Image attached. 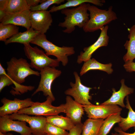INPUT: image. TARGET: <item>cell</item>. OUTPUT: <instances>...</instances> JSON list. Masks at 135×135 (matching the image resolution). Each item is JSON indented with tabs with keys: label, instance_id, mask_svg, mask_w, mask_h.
<instances>
[{
	"label": "cell",
	"instance_id": "cell-1",
	"mask_svg": "<svg viewBox=\"0 0 135 135\" xmlns=\"http://www.w3.org/2000/svg\"><path fill=\"white\" fill-rule=\"evenodd\" d=\"M88 4L85 3L75 8L61 10V13L66 16L64 21L59 23L58 26L66 28L62 30L63 32L70 34L74 31L76 26L83 28L89 19Z\"/></svg>",
	"mask_w": 135,
	"mask_h": 135
},
{
	"label": "cell",
	"instance_id": "cell-2",
	"mask_svg": "<svg viewBox=\"0 0 135 135\" xmlns=\"http://www.w3.org/2000/svg\"><path fill=\"white\" fill-rule=\"evenodd\" d=\"M88 10L90 12V18L82 28L85 32L100 30L104 26L117 19L112 6H110L108 10H102L88 3Z\"/></svg>",
	"mask_w": 135,
	"mask_h": 135
},
{
	"label": "cell",
	"instance_id": "cell-3",
	"mask_svg": "<svg viewBox=\"0 0 135 135\" xmlns=\"http://www.w3.org/2000/svg\"><path fill=\"white\" fill-rule=\"evenodd\" d=\"M6 64L7 74L13 81L15 86L24 82L29 76L40 75V72L32 70L30 64L22 58L18 59L12 57Z\"/></svg>",
	"mask_w": 135,
	"mask_h": 135
},
{
	"label": "cell",
	"instance_id": "cell-4",
	"mask_svg": "<svg viewBox=\"0 0 135 135\" xmlns=\"http://www.w3.org/2000/svg\"><path fill=\"white\" fill-rule=\"evenodd\" d=\"M30 43L43 48L48 56L52 55L55 56L64 66H66L68 63V56L75 53L73 47L58 46L48 40L45 34H39Z\"/></svg>",
	"mask_w": 135,
	"mask_h": 135
},
{
	"label": "cell",
	"instance_id": "cell-5",
	"mask_svg": "<svg viewBox=\"0 0 135 135\" xmlns=\"http://www.w3.org/2000/svg\"><path fill=\"white\" fill-rule=\"evenodd\" d=\"M25 54L30 61V67L40 71L47 67L59 66L60 62L57 59L50 58L42 50L37 46L32 47L30 44H24Z\"/></svg>",
	"mask_w": 135,
	"mask_h": 135
},
{
	"label": "cell",
	"instance_id": "cell-6",
	"mask_svg": "<svg viewBox=\"0 0 135 135\" xmlns=\"http://www.w3.org/2000/svg\"><path fill=\"white\" fill-rule=\"evenodd\" d=\"M53 102L51 98L48 96L44 102H35L31 106L21 110L17 113L46 117L58 115L61 112L65 113L64 104L54 106L52 105Z\"/></svg>",
	"mask_w": 135,
	"mask_h": 135
},
{
	"label": "cell",
	"instance_id": "cell-7",
	"mask_svg": "<svg viewBox=\"0 0 135 135\" xmlns=\"http://www.w3.org/2000/svg\"><path fill=\"white\" fill-rule=\"evenodd\" d=\"M62 71L55 68L47 67L40 72L41 78L37 88L32 94L33 96L38 92H42L44 96H50L52 101L55 98L52 92L51 86L54 80L60 76Z\"/></svg>",
	"mask_w": 135,
	"mask_h": 135
},
{
	"label": "cell",
	"instance_id": "cell-8",
	"mask_svg": "<svg viewBox=\"0 0 135 135\" xmlns=\"http://www.w3.org/2000/svg\"><path fill=\"white\" fill-rule=\"evenodd\" d=\"M73 74L75 82H70L71 88L65 90V94L72 96L75 101L82 105L92 104L89 100H92V96L90 95V92L92 88L87 87L82 84L77 72H74Z\"/></svg>",
	"mask_w": 135,
	"mask_h": 135
},
{
	"label": "cell",
	"instance_id": "cell-9",
	"mask_svg": "<svg viewBox=\"0 0 135 135\" xmlns=\"http://www.w3.org/2000/svg\"><path fill=\"white\" fill-rule=\"evenodd\" d=\"M8 116L13 120H18L28 123L30 126L33 135L46 134L45 128L47 122L46 117L43 116H30L24 114L15 113Z\"/></svg>",
	"mask_w": 135,
	"mask_h": 135
},
{
	"label": "cell",
	"instance_id": "cell-10",
	"mask_svg": "<svg viewBox=\"0 0 135 135\" xmlns=\"http://www.w3.org/2000/svg\"><path fill=\"white\" fill-rule=\"evenodd\" d=\"M88 118L106 119L110 115L121 112L122 108L117 105H82Z\"/></svg>",
	"mask_w": 135,
	"mask_h": 135
},
{
	"label": "cell",
	"instance_id": "cell-11",
	"mask_svg": "<svg viewBox=\"0 0 135 135\" xmlns=\"http://www.w3.org/2000/svg\"><path fill=\"white\" fill-rule=\"evenodd\" d=\"M31 27L41 34H45L52 22V19L49 11H31L30 14Z\"/></svg>",
	"mask_w": 135,
	"mask_h": 135
},
{
	"label": "cell",
	"instance_id": "cell-12",
	"mask_svg": "<svg viewBox=\"0 0 135 135\" xmlns=\"http://www.w3.org/2000/svg\"><path fill=\"white\" fill-rule=\"evenodd\" d=\"M108 28V26L106 25L101 28L100 36L96 41L92 45L84 48V52H81L78 56L77 62L78 64H80L88 60L98 48L108 45L109 38L107 34Z\"/></svg>",
	"mask_w": 135,
	"mask_h": 135
},
{
	"label": "cell",
	"instance_id": "cell-13",
	"mask_svg": "<svg viewBox=\"0 0 135 135\" xmlns=\"http://www.w3.org/2000/svg\"><path fill=\"white\" fill-rule=\"evenodd\" d=\"M1 102L3 105L0 108V116L17 113L21 110L31 106L35 102L28 98L22 100L15 98L12 100L4 98Z\"/></svg>",
	"mask_w": 135,
	"mask_h": 135
},
{
	"label": "cell",
	"instance_id": "cell-14",
	"mask_svg": "<svg viewBox=\"0 0 135 135\" xmlns=\"http://www.w3.org/2000/svg\"><path fill=\"white\" fill-rule=\"evenodd\" d=\"M12 131L18 132L20 135L32 134L30 128L26 126V122L14 120L9 118L8 115L0 116V132L6 133Z\"/></svg>",
	"mask_w": 135,
	"mask_h": 135
},
{
	"label": "cell",
	"instance_id": "cell-15",
	"mask_svg": "<svg viewBox=\"0 0 135 135\" xmlns=\"http://www.w3.org/2000/svg\"><path fill=\"white\" fill-rule=\"evenodd\" d=\"M66 102L64 104L66 116L70 118L74 124L82 123L81 120L84 111L82 104L78 102L70 96L66 98Z\"/></svg>",
	"mask_w": 135,
	"mask_h": 135
},
{
	"label": "cell",
	"instance_id": "cell-16",
	"mask_svg": "<svg viewBox=\"0 0 135 135\" xmlns=\"http://www.w3.org/2000/svg\"><path fill=\"white\" fill-rule=\"evenodd\" d=\"M30 10L14 14H8L1 20L0 23L3 24H12L25 28L27 30L31 27L30 20Z\"/></svg>",
	"mask_w": 135,
	"mask_h": 135
},
{
	"label": "cell",
	"instance_id": "cell-17",
	"mask_svg": "<svg viewBox=\"0 0 135 135\" xmlns=\"http://www.w3.org/2000/svg\"><path fill=\"white\" fill-rule=\"evenodd\" d=\"M120 82L121 86L120 90L116 91L114 88L112 89V94L108 100L101 104V105H118L123 108L126 107L124 103V100L125 97L132 94L134 92V88L129 87L124 83V80L122 79Z\"/></svg>",
	"mask_w": 135,
	"mask_h": 135
},
{
	"label": "cell",
	"instance_id": "cell-18",
	"mask_svg": "<svg viewBox=\"0 0 135 135\" xmlns=\"http://www.w3.org/2000/svg\"><path fill=\"white\" fill-rule=\"evenodd\" d=\"M111 63L104 64L100 63L94 58H90L84 62L80 70V75L81 76L91 70H99L106 72L108 74H112L113 70Z\"/></svg>",
	"mask_w": 135,
	"mask_h": 135
},
{
	"label": "cell",
	"instance_id": "cell-19",
	"mask_svg": "<svg viewBox=\"0 0 135 135\" xmlns=\"http://www.w3.org/2000/svg\"><path fill=\"white\" fill-rule=\"evenodd\" d=\"M40 32L32 27L23 32H19L7 39L5 42L6 45L12 43H18L25 44H30L31 42Z\"/></svg>",
	"mask_w": 135,
	"mask_h": 135
},
{
	"label": "cell",
	"instance_id": "cell-20",
	"mask_svg": "<svg viewBox=\"0 0 135 135\" xmlns=\"http://www.w3.org/2000/svg\"><path fill=\"white\" fill-rule=\"evenodd\" d=\"M129 33L128 38L124 44L127 52L124 56L123 59L125 62L129 61H133L135 58V25L130 28H128Z\"/></svg>",
	"mask_w": 135,
	"mask_h": 135
},
{
	"label": "cell",
	"instance_id": "cell-21",
	"mask_svg": "<svg viewBox=\"0 0 135 135\" xmlns=\"http://www.w3.org/2000/svg\"><path fill=\"white\" fill-rule=\"evenodd\" d=\"M65 3L57 6H54L49 12H56L70 7H76L84 3H92L94 5L102 6L105 2L104 0H68Z\"/></svg>",
	"mask_w": 135,
	"mask_h": 135
},
{
	"label": "cell",
	"instance_id": "cell-22",
	"mask_svg": "<svg viewBox=\"0 0 135 135\" xmlns=\"http://www.w3.org/2000/svg\"><path fill=\"white\" fill-rule=\"evenodd\" d=\"M47 122L66 130L69 131L75 125L67 116L58 115L46 117Z\"/></svg>",
	"mask_w": 135,
	"mask_h": 135
},
{
	"label": "cell",
	"instance_id": "cell-23",
	"mask_svg": "<svg viewBox=\"0 0 135 135\" xmlns=\"http://www.w3.org/2000/svg\"><path fill=\"white\" fill-rule=\"evenodd\" d=\"M104 119H86L83 124L81 135H97Z\"/></svg>",
	"mask_w": 135,
	"mask_h": 135
},
{
	"label": "cell",
	"instance_id": "cell-24",
	"mask_svg": "<svg viewBox=\"0 0 135 135\" xmlns=\"http://www.w3.org/2000/svg\"><path fill=\"white\" fill-rule=\"evenodd\" d=\"M30 8L26 0H7L3 10L7 14H12L30 10Z\"/></svg>",
	"mask_w": 135,
	"mask_h": 135
},
{
	"label": "cell",
	"instance_id": "cell-25",
	"mask_svg": "<svg viewBox=\"0 0 135 135\" xmlns=\"http://www.w3.org/2000/svg\"><path fill=\"white\" fill-rule=\"evenodd\" d=\"M126 108L128 110V116L126 118H123L122 121L118 123V127L124 132L132 127L135 128V112L130 106L128 96H126Z\"/></svg>",
	"mask_w": 135,
	"mask_h": 135
},
{
	"label": "cell",
	"instance_id": "cell-26",
	"mask_svg": "<svg viewBox=\"0 0 135 135\" xmlns=\"http://www.w3.org/2000/svg\"><path fill=\"white\" fill-rule=\"evenodd\" d=\"M120 114L119 112L112 115L104 120L97 135H107L115 124L122 121L123 118Z\"/></svg>",
	"mask_w": 135,
	"mask_h": 135
},
{
	"label": "cell",
	"instance_id": "cell-27",
	"mask_svg": "<svg viewBox=\"0 0 135 135\" xmlns=\"http://www.w3.org/2000/svg\"><path fill=\"white\" fill-rule=\"evenodd\" d=\"M19 28L14 25L0 23V40L5 42L19 32Z\"/></svg>",
	"mask_w": 135,
	"mask_h": 135
},
{
	"label": "cell",
	"instance_id": "cell-28",
	"mask_svg": "<svg viewBox=\"0 0 135 135\" xmlns=\"http://www.w3.org/2000/svg\"><path fill=\"white\" fill-rule=\"evenodd\" d=\"M47 135H68L69 132L62 128L47 122L45 128Z\"/></svg>",
	"mask_w": 135,
	"mask_h": 135
},
{
	"label": "cell",
	"instance_id": "cell-29",
	"mask_svg": "<svg viewBox=\"0 0 135 135\" xmlns=\"http://www.w3.org/2000/svg\"><path fill=\"white\" fill-rule=\"evenodd\" d=\"M64 0H45L43 2L34 7H30L31 11L47 10L48 8L52 5L59 4L64 2Z\"/></svg>",
	"mask_w": 135,
	"mask_h": 135
},
{
	"label": "cell",
	"instance_id": "cell-30",
	"mask_svg": "<svg viewBox=\"0 0 135 135\" xmlns=\"http://www.w3.org/2000/svg\"><path fill=\"white\" fill-rule=\"evenodd\" d=\"M34 88V86H25L21 84L17 87H12V89L10 91V93L13 95H20L28 92L31 91Z\"/></svg>",
	"mask_w": 135,
	"mask_h": 135
},
{
	"label": "cell",
	"instance_id": "cell-31",
	"mask_svg": "<svg viewBox=\"0 0 135 135\" xmlns=\"http://www.w3.org/2000/svg\"><path fill=\"white\" fill-rule=\"evenodd\" d=\"M14 84L13 81L7 74L6 72L0 75V92L6 86Z\"/></svg>",
	"mask_w": 135,
	"mask_h": 135
},
{
	"label": "cell",
	"instance_id": "cell-32",
	"mask_svg": "<svg viewBox=\"0 0 135 135\" xmlns=\"http://www.w3.org/2000/svg\"><path fill=\"white\" fill-rule=\"evenodd\" d=\"M83 125L82 123L75 125L69 131L68 135H81Z\"/></svg>",
	"mask_w": 135,
	"mask_h": 135
},
{
	"label": "cell",
	"instance_id": "cell-33",
	"mask_svg": "<svg viewBox=\"0 0 135 135\" xmlns=\"http://www.w3.org/2000/svg\"><path fill=\"white\" fill-rule=\"evenodd\" d=\"M124 66L126 71L132 72H135V62L133 61H129L125 62Z\"/></svg>",
	"mask_w": 135,
	"mask_h": 135
},
{
	"label": "cell",
	"instance_id": "cell-34",
	"mask_svg": "<svg viewBox=\"0 0 135 135\" xmlns=\"http://www.w3.org/2000/svg\"><path fill=\"white\" fill-rule=\"evenodd\" d=\"M28 4L30 7L36 6L40 3L41 0H26Z\"/></svg>",
	"mask_w": 135,
	"mask_h": 135
},
{
	"label": "cell",
	"instance_id": "cell-35",
	"mask_svg": "<svg viewBox=\"0 0 135 135\" xmlns=\"http://www.w3.org/2000/svg\"><path fill=\"white\" fill-rule=\"evenodd\" d=\"M114 129L116 132L120 133L123 135H135V132L132 133H126L123 131L118 127H115Z\"/></svg>",
	"mask_w": 135,
	"mask_h": 135
},
{
	"label": "cell",
	"instance_id": "cell-36",
	"mask_svg": "<svg viewBox=\"0 0 135 135\" xmlns=\"http://www.w3.org/2000/svg\"><path fill=\"white\" fill-rule=\"evenodd\" d=\"M7 0H0V9L3 10L6 5Z\"/></svg>",
	"mask_w": 135,
	"mask_h": 135
},
{
	"label": "cell",
	"instance_id": "cell-37",
	"mask_svg": "<svg viewBox=\"0 0 135 135\" xmlns=\"http://www.w3.org/2000/svg\"><path fill=\"white\" fill-rule=\"evenodd\" d=\"M7 14L4 10L0 9V20L4 18Z\"/></svg>",
	"mask_w": 135,
	"mask_h": 135
},
{
	"label": "cell",
	"instance_id": "cell-38",
	"mask_svg": "<svg viewBox=\"0 0 135 135\" xmlns=\"http://www.w3.org/2000/svg\"><path fill=\"white\" fill-rule=\"evenodd\" d=\"M6 73L5 69L2 66L1 63L0 64V75L4 74Z\"/></svg>",
	"mask_w": 135,
	"mask_h": 135
},
{
	"label": "cell",
	"instance_id": "cell-39",
	"mask_svg": "<svg viewBox=\"0 0 135 135\" xmlns=\"http://www.w3.org/2000/svg\"><path fill=\"white\" fill-rule=\"evenodd\" d=\"M111 135H123L120 133L115 132L114 133H112L111 134Z\"/></svg>",
	"mask_w": 135,
	"mask_h": 135
},
{
	"label": "cell",
	"instance_id": "cell-40",
	"mask_svg": "<svg viewBox=\"0 0 135 135\" xmlns=\"http://www.w3.org/2000/svg\"><path fill=\"white\" fill-rule=\"evenodd\" d=\"M6 135H14L12 133L8 132L6 134Z\"/></svg>",
	"mask_w": 135,
	"mask_h": 135
},
{
	"label": "cell",
	"instance_id": "cell-41",
	"mask_svg": "<svg viewBox=\"0 0 135 135\" xmlns=\"http://www.w3.org/2000/svg\"><path fill=\"white\" fill-rule=\"evenodd\" d=\"M6 133H4L0 132V135H6Z\"/></svg>",
	"mask_w": 135,
	"mask_h": 135
},
{
	"label": "cell",
	"instance_id": "cell-42",
	"mask_svg": "<svg viewBox=\"0 0 135 135\" xmlns=\"http://www.w3.org/2000/svg\"><path fill=\"white\" fill-rule=\"evenodd\" d=\"M33 135V134H30V135ZM44 135H47L46 134H45Z\"/></svg>",
	"mask_w": 135,
	"mask_h": 135
}]
</instances>
